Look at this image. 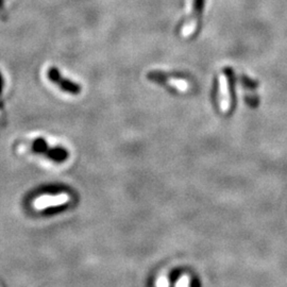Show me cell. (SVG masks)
Segmentation results:
<instances>
[{
	"label": "cell",
	"mask_w": 287,
	"mask_h": 287,
	"mask_svg": "<svg viewBox=\"0 0 287 287\" xmlns=\"http://www.w3.org/2000/svg\"><path fill=\"white\" fill-rule=\"evenodd\" d=\"M233 83L234 74L231 68H226L219 77V87H218V101L222 112L231 109L233 102Z\"/></svg>",
	"instance_id": "obj_2"
},
{
	"label": "cell",
	"mask_w": 287,
	"mask_h": 287,
	"mask_svg": "<svg viewBox=\"0 0 287 287\" xmlns=\"http://www.w3.org/2000/svg\"><path fill=\"white\" fill-rule=\"evenodd\" d=\"M147 78L150 81L162 85L169 90L176 93H186L190 89L192 83L187 77L180 73H164V72H150Z\"/></svg>",
	"instance_id": "obj_1"
},
{
	"label": "cell",
	"mask_w": 287,
	"mask_h": 287,
	"mask_svg": "<svg viewBox=\"0 0 287 287\" xmlns=\"http://www.w3.org/2000/svg\"><path fill=\"white\" fill-rule=\"evenodd\" d=\"M47 77L50 81L55 84L56 86H59V88L67 94L71 95H79L81 93V86L77 84L76 82H73L72 80L64 78L60 71L55 67H51L47 72Z\"/></svg>",
	"instance_id": "obj_5"
},
{
	"label": "cell",
	"mask_w": 287,
	"mask_h": 287,
	"mask_svg": "<svg viewBox=\"0 0 287 287\" xmlns=\"http://www.w3.org/2000/svg\"><path fill=\"white\" fill-rule=\"evenodd\" d=\"M204 5L205 0H193L192 14L184 20L181 27V36L183 38H190L197 31L202 17Z\"/></svg>",
	"instance_id": "obj_4"
},
{
	"label": "cell",
	"mask_w": 287,
	"mask_h": 287,
	"mask_svg": "<svg viewBox=\"0 0 287 287\" xmlns=\"http://www.w3.org/2000/svg\"><path fill=\"white\" fill-rule=\"evenodd\" d=\"M30 150L36 154L45 155L54 163H63L68 158V151L63 147H51L44 139H36L31 145Z\"/></svg>",
	"instance_id": "obj_3"
}]
</instances>
